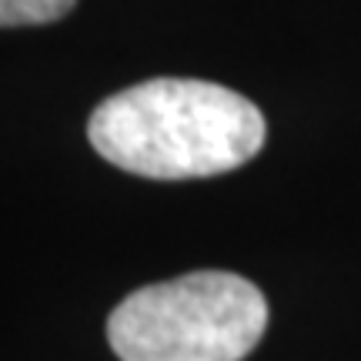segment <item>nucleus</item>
<instances>
[{
  "mask_svg": "<svg viewBox=\"0 0 361 361\" xmlns=\"http://www.w3.org/2000/svg\"><path fill=\"white\" fill-rule=\"evenodd\" d=\"M264 117L245 94L211 80L154 78L117 90L87 121L94 151L154 180L214 178L264 147Z\"/></svg>",
  "mask_w": 361,
  "mask_h": 361,
  "instance_id": "f257e3e1",
  "label": "nucleus"
},
{
  "mask_svg": "<svg viewBox=\"0 0 361 361\" xmlns=\"http://www.w3.org/2000/svg\"><path fill=\"white\" fill-rule=\"evenodd\" d=\"M268 328L258 284L231 271H194L128 295L107 318L121 361H241Z\"/></svg>",
  "mask_w": 361,
  "mask_h": 361,
  "instance_id": "f03ea898",
  "label": "nucleus"
},
{
  "mask_svg": "<svg viewBox=\"0 0 361 361\" xmlns=\"http://www.w3.org/2000/svg\"><path fill=\"white\" fill-rule=\"evenodd\" d=\"M78 0H0V27L54 24L74 11Z\"/></svg>",
  "mask_w": 361,
  "mask_h": 361,
  "instance_id": "7ed1b4c3",
  "label": "nucleus"
}]
</instances>
